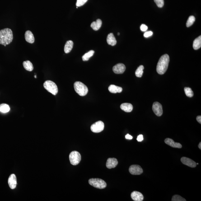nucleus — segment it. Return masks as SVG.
Here are the masks:
<instances>
[{
	"label": "nucleus",
	"mask_w": 201,
	"mask_h": 201,
	"mask_svg": "<svg viewBox=\"0 0 201 201\" xmlns=\"http://www.w3.org/2000/svg\"><path fill=\"white\" fill-rule=\"evenodd\" d=\"M13 35L11 29L6 28L0 30V44L6 46L12 42Z\"/></svg>",
	"instance_id": "obj_1"
},
{
	"label": "nucleus",
	"mask_w": 201,
	"mask_h": 201,
	"mask_svg": "<svg viewBox=\"0 0 201 201\" xmlns=\"http://www.w3.org/2000/svg\"><path fill=\"white\" fill-rule=\"evenodd\" d=\"M170 57L167 54L162 55L160 58L158 63L156 71L160 75H163L166 72L168 67Z\"/></svg>",
	"instance_id": "obj_2"
},
{
	"label": "nucleus",
	"mask_w": 201,
	"mask_h": 201,
	"mask_svg": "<svg viewBox=\"0 0 201 201\" xmlns=\"http://www.w3.org/2000/svg\"><path fill=\"white\" fill-rule=\"evenodd\" d=\"M74 87L76 92L80 96H84L88 93V90L87 86L81 82H75Z\"/></svg>",
	"instance_id": "obj_3"
},
{
	"label": "nucleus",
	"mask_w": 201,
	"mask_h": 201,
	"mask_svg": "<svg viewBox=\"0 0 201 201\" xmlns=\"http://www.w3.org/2000/svg\"><path fill=\"white\" fill-rule=\"evenodd\" d=\"M43 86L46 90L52 94L55 95L58 94V86L55 83L51 81H47L44 82Z\"/></svg>",
	"instance_id": "obj_4"
},
{
	"label": "nucleus",
	"mask_w": 201,
	"mask_h": 201,
	"mask_svg": "<svg viewBox=\"0 0 201 201\" xmlns=\"http://www.w3.org/2000/svg\"><path fill=\"white\" fill-rule=\"evenodd\" d=\"M89 183L90 185L97 189H105L107 187L106 183L101 179H91L89 180Z\"/></svg>",
	"instance_id": "obj_5"
},
{
	"label": "nucleus",
	"mask_w": 201,
	"mask_h": 201,
	"mask_svg": "<svg viewBox=\"0 0 201 201\" xmlns=\"http://www.w3.org/2000/svg\"><path fill=\"white\" fill-rule=\"evenodd\" d=\"M69 158L71 164L73 165H78L81 160V154L76 151H72L71 153Z\"/></svg>",
	"instance_id": "obj_6"
},
{
	"label": "nucleus",
	"mask_w": 201,
	"mask_h": 201,
	"mask_svg": "<svg viewBox=\"0 0 201 201\" xmlns=\"http://www.w3.org/2000/svg\"><path fill=\"white\" fill-rule=\"evenodd\" d=\"M104 124L103 122L99 121L91 125V130L95 133H98L104 130Z\"/></svg>",
	"instance_id": "obj_7"
},
{
	"label": "nucleus",
	"mask_w": 201,
	"mask_h": 201,
	"mask_svg": "<svg viewBox=\"0 0 201 201\" xmlns=\"http://www.w3.org/2000/svg\"><path fill=\"white\" fill-rule=\"evenodd\" d=\"M129 172L133 175H139L143 172V170L140 166L139 165H132L130 167Z\"/></svg>",
	"instance_id": "obj_8"
},
{
	"label": "nucleus",
	"mask_w": 201,
	"mask_h": 201,
	"mask_svg": "<svg viewBox=\"0 0 201 201\" xmlns=\"http://www.w3.org/2000/svg\"><path fill=\"white\" fill-rule=\"evenodd\" d=\"M152 110L153 112L158 116H161L163 114L162 105L160 103L156 102L154 103L152 106Z\"/></svg>",
	"instance_id": "obj_9"
},
{
	"label": "nucleus",
	"mask_w": 201,
	"mask_h": 201,
	"mask_svg": "<svg viewBox=\"0 0 201 201\" xmlns=\"http://www.w3.org/2000/svg\"><path fill=\"white\" fill-rule=\"evenodd\" d=\"M182 163L184 164L187 165L191 168H195L197 165V164L193 160L191 159L185 157L182 158L181 159Z\"/></svg>",
	"instance_id": "obj_10"
},
{
	"label": "nucleus",
	"mask_w": 201,
	"mask_h": 201,
	"mask_svg": "<svg viewBox=\"0 0 201 201\" xmlns=\"http://www.w3.org/2000/svg\"><path fill=\"white\" fill-rule=\"evenodd\" d=\"M125 66L122 63H119L113 67V72L116 74H122L126 70Z\"/></svg>",
	"instance_id": "obj_11"
},
{
	"label": "nucleus",
	"mask_w": 201,
	"mask_h": 201,
	"mask_svg": "<svg viewBox=\"0 0 201 201\" xmlns=\"http://www.w3.org/2000/svg\"><path fill=\"white\" fill-rule=\"evenodd\" d=\"M8 183L11 189H14L16 187L17 185V180L14 174L10 175L9 178Z\"/></svg>",
	"instance_id": "obj_12"
},
{
	"label": "nucleus",
	"mask_w": 201,
	"mask_h": 201,
	"mask_svg": "<svg viewBox=\"0 0 201 201\" xmlns=\"http://www.w3.org/2000/svg\"><path fill=\"white\" fill-rule=\"evenodd\" d=\"M118 164L117 160L115 158H109L107 160L106 166L108 168L111 169L117 166Z\"/></svg>",
	"instance_id": "obj_13"
},
{
	"label": "nucleus",
	"mask_w": 201,
	"mask_h": 201,
	"mask_svg": "<svg viewBox=\"0 0 201 201\" xmlns=\"http://www.w3.org/2000/svg\"><path fill=\"white\" fill-rule=\"evenodd\" d=\"M165 143L174 148H181L182 146L180 143L175 142L172 139L170 138H166L165 140Z\"/></svg>",
	"instance_id": "obj_14"
},
{
	"label": "nucleus",
	"mask_w": 201,
	"mask_h": 201,
	"mask_svg": "<svg viewBox=\"0 0 201 201\" xmlns=\"http://www.w3.org/2000/svg\"><path fill=\"white\" fill-rule=\"evenodd\" d=\"M131 198L135 201H142L144 199L143 194L140 192L134 191L131 194Z\"/></svg>",
	"instance_id": "obj_15"
},
{
	"label": "nucleus",
	"mask_w": 201,
	"mask_h": 201,
	"mask_svg": "<svg viewBox=\"0 0 201 201\" xmlns=\"http://www.w3.org/2000/svg\"><path fill=\"white\" fill-rule=\"evenodd\" d=\"M25 40L27 42L33 44L35 41V38L33 33L30 31H27L25 34Z\"/></svg>",
	"instance_id": "obj_16"
},
{
	"label": "nucleus",
	"mask_w": 201,
	"mask_h": 201,
	"mask_svg": "<svg viewBox=\"0 0 201 201\" xmlns=\"http://www.w3.org/2000/svg\"><path fill=\"white\" fill-rule=\"evenodd\" d=\"M120 108L122 110L126 112H130L133 109V106L132 104L128 103H124L121 104Z\"/></svg>",
	"instance_id": "obj_17"
},
{
	"label": "nucleus",
	"mask_w": 201,
	"mask_h": 201,
	"mask_svg": "<svg viewBox=\"0 0 201 201\" xmlns=\"http://www.w3.org/2000/svg\"><path fill=\"white\" fill-rule=\"evenodd\" d=\"M107 42L109 45L114 46L116 44L117 41L116 40L114 34L113 33H110L108 35L107 39Z\"/></svg>",
	"instance_id": "obj_18"
},
{
	"label": "nucleus",
	"mask_w": 201,
	"mask_h": 201,
	"mask_svg": "<svg viewBox=\"0 0 201 201\" xmlns=\"http://www.w3.org/2000/svg\"><path fill=\"white\" fill-rule=\"evenodd\" d=\"M109 91L112 93H121L123 90L122 87L116 86L114 85H110L109 87Z\"/></svg>",
	"instance_id": "obj_19"
},
{
	"label": "nucleus",
	"mask_w": 201,
	"mask_h": 201,
	"mask_svg": "<svg viewBox=\"0 0 201 201\" xmlns=\"http://www.w3.org/2000/svg\"><path fill=\"white\" fill-rule=\"evenodd\" d=\"M102 22L100 19H97L96 21L92 23L91 26L93 30L98 31L101 27Z\"/></svg>",
	"instance_id": "obj_20"
},
{
	"label": "nucleus",
	"mask_w": 201,
	"mask_h": 201,
	"mask_svg": "<svg viewBox=\"0 0 201 201\" xmlns=\"http://www.w3.org/2000/svg\"><path fill=\"white\" fill-rule=\"evenodd\" d=\"M73 43L71 40H69L66 43L64 47V51L66 53H68L71 52L73 48Z\"/></svg>",
	"instance_id": "obj_21"
},
{
	"label": "nucleus",
	"mask_w": 201,
	"mask_h": 201,
	"mask_svg": "<svg viewBox=\"0 0 201 201\" xmlns=\"http://www.w3.org/2000/svg\"><path fill=\"white\" fill-rule=\"evenodd\" d=\"M201 47V36L198 37L195 39L193 43V48L195 50H197Z\"/></svg>",
	"instance_id": "obj_22"
},
{
	"label": "nucleus",
	"mask_w": 201,
	"mask_h": 201,
	"mask_svg": "<svg viewBox=\"0 0 201 201\" xmlns=\"http://www.w3.org/2000/svg\"><path fill=\"white\" fill-rule=\"evenodd\" d=\"M23 65L24 68L26 71L31 72L34 69L33 66L30 61H24L23 63Z\"/></svg>",
	"instance_id": "obj_23"
},
{
	"label": "nucleus",
	"mask_w": 201,
	"mask_h": 201,
	"mask_svg": "<svg viewBox=\"0 0 201 201\" xmlns=\"http://www.w3.org/2000/svg\"><path fill=\"white\" fill-rule=\"evenodd\" d=\"M10 110L9 105L6 104H2L0 105V111L3 113L8 112Z\"/></svg>",
	"instance_id": "obj_24"
},
{
	"label": "nucleus",
	"mask_w": 201,
	"mask_h": 201,
	"mask_svg": "<svg viewBox=\"0 0 201 201\" xmlns=\"http://www.w3.org/2000/svg\"><path fill=\"white\" fill-rule=\"evenodd\" d=\"M94 52V50H91L86 53L82 57L83 60L84 61L88 60L90 58L93 56Z\"/></svg>",
	"instance_id": "obj_25"
},
{
	"label": "nucleus",
	"mask_w": 201,
	"mask_h": 201,
	"mask_svg": "<svg viewBox=\"0 0 201 201\" xmlns=\"http://www.w3.org/2000/svg\"><path fill=\"white\" fill-rule=\"evenodd\" d=\"M144 69L143 66L141 65L137 68L135 72L136 76L137 77H141L143 75V69Z\"/></svg>",
	"instance_id": "obj_26"
},
{
	"label": "nucleus",
	"mask_w": 201,
	"mask_h": 201,
	"mask_svg": "<svg viewBox=\"0 0 201 201\" xmlns=\"http://www.w3.org/2000/svg\"><path fill=\"white\" fill-rule=\"evenodd\" d=\"M195 20L196 18L194 16H189L187 22V27H189V26H191V25L194 24V22L195 21Z\"/></svg>",
	"instance_id": "obj_27"
},
{
	"label": "nucleus",
	"mask_w": 201,
	"mask_h": 201,
	"mask_svg": "<svg viewBox=\"0 0 201 201\" xmlns=\"http://www.w3.org/2000/svg\"><path fill=\"white\" fill-rule=\"evenodd\" d=\"M185 94L188 97H192L194 95V93L191 89L189 87H185L184 89Z\"/></svg>",
	"instance_id": "obj_28"
},
{
	"label": "nucleus",
	"mask_w": 201,
	"mask_h": 201,
	"mask_svg": "<svg viewBox=\"0 0 201 201\" xmlns=\"http://www.w3.org/2000/svg\"><path fill=\"white\" fill-rule=\"evenodd\" d=\"M172 201H186V200L178 195H175L172 197Z\"/></svg>",
	"instance_id": "obj_29"
},
{
	"label": "nucleus",
	"mask_w": 201,
	"mask_h": 201,
	"mask_svg": "<svg viewBox=\"0 0 201 201\" xmlns=\"http://www.w3.org/2000/svg\"><path fill=\"white\" fill-rule=\"evenodd\" d=\"M154 1L159 7L161 8L163 7L164 4V0H154Z\"/></svg>",
	"instance_id": "obj_30"
},
{
	"label": "nucleus",
	"mask_w": 201,
	"mask_h": 201,
	"mask_svg": "<svg viewBox=\"0 0 201 201\" xmlns=\"http://www.w3.org/2000/svg\"><path fill=\"white\" fill-rule=\"evenodd\" d=\"M88 0H77L76 5L77 7H80L84 5L87 2Z\"/></svg>",
	"instance_id": "obj_31"
},
{
	"label": "nucleus",
	"mask_w": 201,
	"mask_h": 201,
	"mask_svg": "<svg viewBox=\"0 0 201 201\" xmlns=\"http://www.w3.org/2000/svg\"><path fill=\"white\" fill-rule=\"evenodd\" d=\"M153 35V32L151 31H147L144 34V37L146 38L149 37L150 36H152Z\"/></svg>",
	"instance_id": "obj_32"
},
{
	"label": "nucleus",
	"mask_w": 201,
	"mask_h": 201,
	"mask_svg": "<svg viewBox=\"0 0 201 201\" xmlns=\"http://www.w3.org/2000/svg\"><path fill=\"white\" fill-rule=\"evenodd\" d=\"M148 27L146 25L142 24L141 26V30L142 31H145L147 30Z\"/></svg>",
	"instance_id": "obj_33"
},
{
	"label": "nucleus",
	"mask_w": 201,
	"mask_h": 201,
	"mask_svg": "<svg viewBox=\"0 0 201 201\" xmlns=\"http://www.w3.org/2000/svg\"><path fill=\"white\" fill-rule=\"evenodd\" d=\"M143 140V135L140 134L137 137V140L138 142H142Z\"/></svg>",
	"instance_id": "obj_34"
},
{
	"label": "nucleus",
	"mask_w": 201,
	"mask_h": 201,
	"mask_svg": "<svg viewBox=\"0 0 201 201\" xmlns=\"http://www.w3.org/2000/svg\"><path fill=\"white\" fill-rule=\"evenodd\" d=\"M125 138L126 139L131 140L133 139V137L132 136L128 134L126 135Z\"/></svg>",
	"instance_id": "obj_35"
},
{
	"label": "nucleus",
	"mask_w": 201,
	"mask_h": 201,
	"mask_svg": "<svg viewBox=\"0 0 201 201\" xmlns=\"http://www.w3.org/2000/svg\"><path fill=\"white\" fill-rule=\"evenodd\" d=\"M197 120L198 122L200 124H201V115H198V116L197 117H196Z\"/></svg>",
	"instance_id": "obj_36"
},
{
	"label": "nucleus",
	"mask_w": 201,
	"mask_h": 201,
	"mask_svg": "<svg viewBox=\"0 0 201 201\" xmlns=\"http://www.w3.org/2000/svg\"><path fill=\"white\" fill-rule=\"evenodd\" d=\"M198 148L200 149V150L201 149V142L199 143V145H198Z\"/></svg>",
	"instance_id": "obj_37"
},
{
	"label": "nucleus",
	"mask_w": 201,
	"mask_h": 201,
	"mask_svg": "<svg viewBox=\"0 0 201 201\" xmlns=\"http://www.w3.org/2000/svg\"><path fill=\"white\" fill-rule=\"evenodd\" d=\"M117 35H120V33H117Z\"/></svg>",
	"instance_id": "obj_38"
},
{
	"label": "nucleus",
	"mask_w": 201,
	"mask_h": 201,
	"mask_svg": "<svg viewBox=\"0 0 201 201\" xmlns=\"http://www.w3.org/2000/svg\"><path fill=\"white\" fill-rule=\"evenodd\" d=\"M34 77H35V78H37L36 76L35 75V76H34Z\"/></svg>",
	"instance_id": "obj_39"
},
{
	"label": "nucleus",
	"mask_w": 201,
	"mask_h": 201,
	"mask_svg": "<svg viewBox=\"0 0 201 201\" xmlns=\"http://www.w3.org/2000/svg\"><path fill=\"white\" fill-rule=\"evenodd\" d=\"M197 165H198V163H197Z\"/></svg>",
	"instance_id": "obj_40"
}]
</instances>
